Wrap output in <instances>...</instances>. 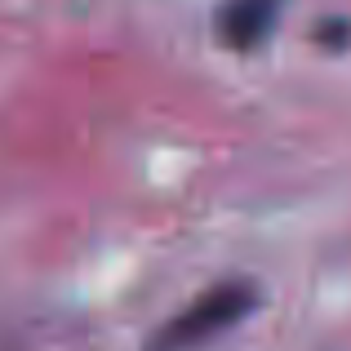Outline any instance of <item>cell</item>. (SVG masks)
<instances>
[{
	"label": "cell",
	"mask_w": 351,
	"mask_h": 351,
	"mask_svg": "<svg viewBox=\"0 0 351 351\" xmlns=\"http://www.w3.org/2000/svg\"><path fill=\"white\" fill-rule=\"evenodd\" d=\"M249 307V289L240 285H227V289H214L209 298H200L191 311H182V320H173L160 338V351H187L196 343H205L209 334L227 329L232 320H240V311Z\"/></svg>",
	"instance_id": "obj_1"
},
{
	"label": "cell",
	"mask_w": 351,
	"mask_h": 351,
	"mask_svg": "<svg viewBox=\"0 0 351 351\" xmlns=\"http://www.w3.org/2000/svg\"><path fill=\"white\" fill-rule=\"evenodd\" d=\"M276 14H280V0H227L223 14H218V32H223L227 45L245 49V45H258L271 32Z\"/></svg>",
	"instance_id": "obj_2"
}]
</instances>
